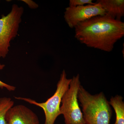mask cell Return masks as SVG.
Returning <instances> with one entry per match:
<instances>
[{
    "mask_svg": "<svg viewBox=\"0 0 124 124\" xmlns=\"http://www.w3.org/2000/svg\"><path fill=\"white\" fill-rule=\"evenodd\" d=\"M75 37L91 48L110 52L124 36V23L107 15L93 17L75 27Z\"/></svg>",
    "mask_w": 124,
    "mask_h": 124,
    "instance_id": "cell-1",
    "label": "cell"
},
{
    "mask_svg": "<svg viewBox=\"0 0 124 124\" xmlns=\"http://www.w3.org/2000/svg\"><path fill=\"white\" fill-rule=\"evenodd\" d=\"M78 98L85 124H110L112 111L104 93L92 95L81 85Z\"/></svg>",
    "mask_w": 124,
    "mask_h": 124,
    "instance_id": "cell-2",
    "label": "cell"
},
{
    "mask_svg": "<svg viewBox=\"0 0 124 124\" xmlns=\"http://www.w3.org/2000/svg\"><path fill=\"white\" fill-rule=\"evenodd\" d=\"M71 79L67 78L66 71L63 70L57 84V89L54 94L44 102H38L29 98L16 97L15 98L17 100L24 101L42 108L45 117L44 124H54L55 120L61 115L60 107L62 98L69 88Z\"/></svg>",
    "mask_w": 124,
    "mask_h": 124,
    "instance_id": "cell-3",
    "label": "cell"
},
{
    "mask_svg": "<svg viewBox=\"0 0 124 124\" xmlns=\"http://www.w3.org/2000/svg\"><path fill=\"white\" fill-rule=\"evenodd\" d=\"M71 79L69 88L62 98L60 115H63L65 124H85L78 98L81 85L79 75L73 76Z\"/></svg>",
    "mask_w": 124,
    "mask_h": 124,
    "instance_id": "cell-4",
    "label": "cell"
},
{
    "mask_svg": "<svg viewBox=\"0 0 124 124\" xmlns=\"http://www.w3.org/2000/svg\"><path fill=\"white\" fill-rule=\"evenodd\" d=\"M23 10L22 7L14 4L10 12L0 18V57L8 54L10 41L17 35Z\"/></svg>",
    "mask_w": 124,
    "mask_h": 124,
    "instance_id": "cell-5",
    "label": "cell"
},
{
    "mask_svg": "<svg viewBox=\"0 0 124 124\" xmlns=\"http://www.w3.org/2000/svg\"><path fill=\"white\" fill-rule=\"evenodd\" d=\"M106 14L99 3L82 6L67 7L64 13L65 21L71 28H75L78 23L91 18Z\"/></svg>",
    "mask_w": 124,
    "mask_h": 124,
    "instance_id": "cell-6",
    "label": "cell"
},
{
    "mask_svg": "<svg viewBox=\"0 0 124 124\" xmlns=\"http://www.w3.org/2000/svg\"><path fill=\"white\" fill-rule=\"evenodd\" d=\"M7 124H40L38 116L27 107L22 105L12 107L6 116Z\"/></svg>",
    "mask_w": 124,
    "mask_h": 124,
    "instance_id": "cell-7",
    "label": "cell"
},
{
    "mask_svg": "<svg viewBox=\"0 0 124 124\" xmlns=\"http://www.w3.org/2000/svg\"><path fill=\"white\" fill-rule=\"evenodd\" d=\"M99 3L107 15L115 19L121 20L124 15V0H98Z\"/></svg>",
    "mask_w": 124,
    "mask_h": 124,
    "instance_id": "cell-8",
    "label": "cell"
},
{
    "mask_svg": "<svg viewBox=\"0 0 124 124\" xmlns=\"http://www.w3.org/2000/svg\"><path fill=\"white\" fill-rule=\"evenodd\" d=\"M109 103L115 111L116 120L115 124H124V102L123 97L118 95L112 97Z\"/></svg>",
    "mask_w": 124,
    "mask_h": 124,
    "instance_id": "cell-9",
    "label": "cell"
},
{
    "mask_svg": "<svg viewBox=\"0 0 124 124\" xmlns=\"http://www.w3.org/2000/svg\"><path fill=\"white\" fill-rule=\"evenodd\" d=\"M14 101L11 98H0V124H7L6 116L8 111L14 106Z\"/></svg>",
    "mask_w": 124,
    "mask_h": 124,
    "instance_id": "cell-10",
    "label": "cell"
},
{
    "mask_svg": "<svg viewBox=\"0 0 124 124\" xmlns=\"http://www.w3.org/2000/svg\"><path fill=\"white\" fill-rule=\"evenodd\" d=\"M95 3L93 2L92 0H70L69 1V7H76L82 6L85 5H94Z\"/></svg>",
    "mask_w": 124,
    "mask_h": 124,
    "instance_id": "cell-11",
    "label": "cell"
},
{
    "mask_svg": "<svg viewBox=\"0 0 124 124\" xmlns=\"http://www.w3.org/2000/svg\"><path fill=\"white\" fill-rule=\"evenodd\" d=\"M5 67V64H1L0 63V70L4 69ZM0 88L1 89L5 88L7 89L8 91H14L15 90L16 87L13 85L6 84L0 80Z\"/></svg>",
    "mask_w": 124,
    "mask_h": 124,
    "instance_id": "cell-12",
    "label": "cell"
},
{
    "mask_svg": "<svg viewBox=\"0 0 124 124\" xmlns=\"http://www.w3.org/2000/svg\"><path fill=\"white\" fill-rule=\"evenodd\" d=\"M23 2L26 3L28 5L29 7L31 8L35 9L36 8L38 7V5L34 1L32 0H23Z\"/></svg>",
    "mask_w": 124,
    "mask_h": 124,
    "instance_id": "cell-13",
    "label": "cell"
},
{
    "mask_svg": "<svg viewBox=\"0 0 124 124\" xmlns=\"http://www.w3.org/2000/svg\"></svg>",
    "mask_w": 124,
    "mask_h": 124,
    "instance_id": "cell-14",
    "label": "cell"
}]
</instances>
